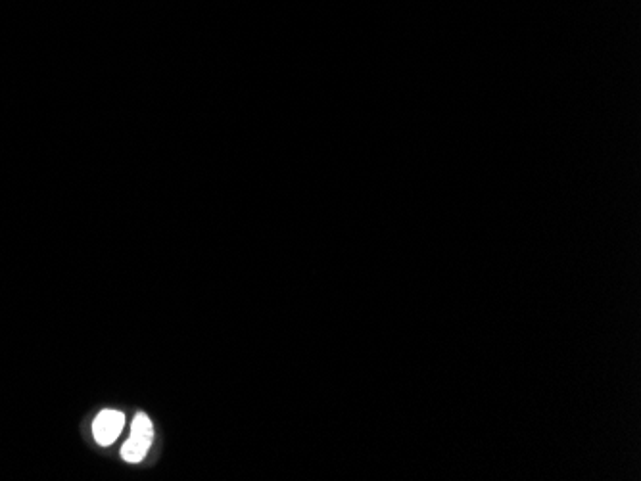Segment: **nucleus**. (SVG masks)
<instances>
[{"label": "nucleus", "mask_w": 641, "mask_h": 481, "mask_svg": "<svg viewBox=\"0 0 641 481\" xmlns=\"http://www.w3.org/2000/svg\"><path fill=\"white\" fill-rule=\"evenodd\" d=\"M125 426V416L119 411H102L96 416L95 424H93V436L96 441L104 447L112 445L119 434L123 432Z\"/></svg>", "instance_id": "f03ea898"}, {"label": "nucleus", "mask_w": 641, "mask_h": 481, "mask_svg": "<svg viewBox=\"0 0 641 481\" xmlns=\"http://www.w3.org/2000/svg\"><path fill=\"white\" fill-rule=\"evenodd\" d=\"M152 439H154V428L150 418L144 413L137 414L131 424V436L121 449V457L131 464L141 462L152 445Z\"/></svg>", "instance_id": "f257e3e1"}]
</instances>
